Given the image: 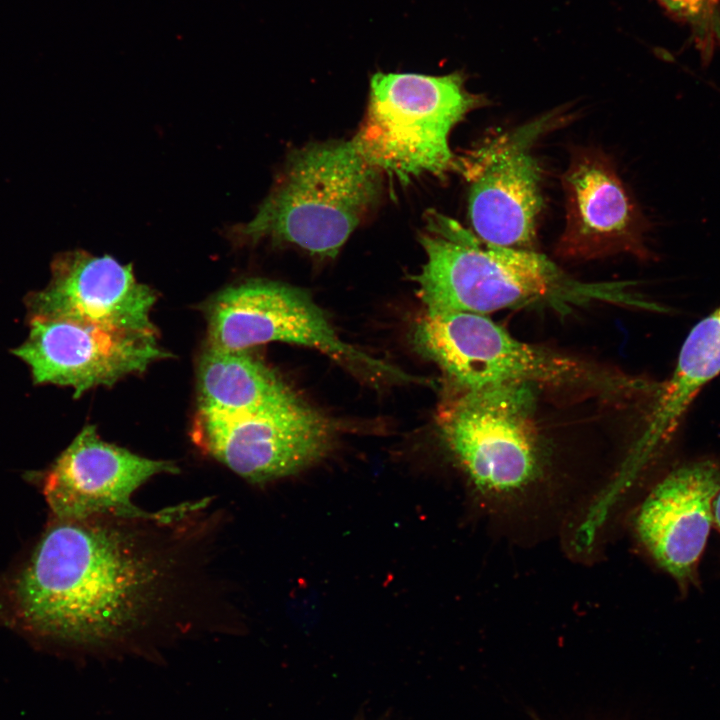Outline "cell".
<instances>
[{"label": "cell", "instance_id": "30bf717a", "mask_svg": "<svg viewBox=\"0 0 720 720\" xmlns=\"http://www.w3.org/2000/svg\"><path fill=\"white\" fill-rule=\"evenodd\" d=\"M51 280L26 298L31 317L69 320L108 331L157 337L151 320L154 291L138 282L131 264L82 250L62 253Z\"/></svg>", "mask_w": 720, "mask_h": 720}, {"label": "cell", "instance_id": "ba28073f", "mask_svg": "<svg viewBox=\"0 0 720 720\" xmlns=\"http://www.w3.org/2000/svg\"><path fill=\"white\" fill-rule=\"evenodd\" d=\"M553 121L547 115L497 134L459 160L470 181V223L483 241L534 249L543 197L541 167L531 149Z\"/></svg>", "mask_w": 720, "mask_h": 720}, {"label": "cell", "instance_id": "3957f363", "mask_svg": "<svg viewBox=\"0 0 720 720\" xmlns=\"http://www.w3.org/2000/svg\"><path fill=\"white\" fill-rule=\"evenodd\" d=\"M382 173L353 139L294 151L256 215L228 233L238 243L268 238L334 257L381 189Z\"/></svg>", "mask_w": 720, "mask_h": 720}, {"label": "cell", "instance_id": "277c9868", "mask_svg": "<svg viewBox=\"0 0 720 720\" xmlns=\"http://www.w3.org/2000/svg\"><path fill=\"white\" fill-rule=\"evenodd\" d=\"M412 336L460 389L518 383L624 397L647 391L639 380L523 342L487 315L426 312Z\"/></svg>", "mask_w": 720, "mask_h": 720}, {"label": "cell", "instance_id": "52a82bcc", "mask_svg": "<svg viewBox=\"0 0 720 720\" xmlns=\"http://www.w3.org/2000/svg\"><path fill=\"white\" fill-rule=\"evenodd\" d=\"M208 340V346L227 350L275 341L299 344L360 372L410 379L342 341L308 294L281 282L254 279L222 290L208 308Z\"/></svg>", "mask_w": 720, "mask_h": 720}, {"label": "cell", "instance_id": "2e32d148", "mask_svg": "<svg viewBox=\"0 0 720 720\" xmlns=\"http://www.w3.org/2000/svg\"><path fill=\"white\" fill-rule=\"evenodd\" d=\"M720 373V306L686 337L671 377L661 387L635 448L636 460L664 443L678 427L701 388Z\"/></svg>", "mask_w": 720, "mask_h": 720}, {"label": "cell", "instance_id": "5bb4252c", "mask_svg": "<svg viewBox=\"0 0 720 720\" xmlns=\"http://www.w3.org/2000/svg\"><path fill=\"white\" fill-rule=\"evenodd\" d=\"M566 223L557 251L588 260L619 252L643 256V224L612 164L598 152H580L562 176Z\"/></svg>", "mask_w": 720, "mask_h": 720}, {"label": "cell", "instance_id": "7a4b0ae2", "mask_svg": "<svg viewBox=\"0 0 720 720\" xmlns=\"http://www.w3.org/2000/svg\"><path fill=\"white\" fill-rule=\"evenodd\" d=\"M420 242L427 259L416 276L428 313H489L528 306L568 312L607 303L650 309L626 282H583L534 249L480 239L436 210L426 212Z\"/></svg>", "mask_w": 720, "mask_h": 720}, {"label": "cell", "instance_id": "9a60e30c", "mask_svg": "<svg viewBox=\"0 0 720 720\" xmlns=\"http://www.w3.org/2000/svg\"><path fill=\"white\" fill-rule=\"evenodd\" d=\"M199 413L237 416L278 406L298 398L248 350L208 346L198 369Z\"/></svg>", "mask_w": 720, "mask_h": 720}, {"label": "cell", "instance_id": "9c48e42d", "mask_svg": "<svg viewBox=\"0 0 720 720\" xmlns=\"http://www.w3.org/2000/svg\"><path fill=\"white\" fill-rule=\"evenodd\" d=\"M330 421L299 398L237 416L198 414L194 435L210 456L242 478L263 483L294 474L328 451Z\"/></svg>", "mask_w": 720, "mask_h": 720}, {"label": "cell", "instance_id": "5b68a950", "mask_svg": "<svg viewBox=\"0 0 720 720\" xmlns=\"http://www.w3.org/2000/svg\"><path fill=\"white\" fill-rule=\"evenodd\" d=\"M465 75L376 72L366 118L353 138L363 157L401 184L459 168L449 145L452 128L486 103L465 87Z\"/></svg>", "mask_w": 720, "mask_h": 720}, {"label": "cell", "instance_id": "8fae6325", "mask_svg": "<svg viewBox=\"0 0 720 720\" xmlns=\"http://www.w3.org/2000/svg\"><path fill=\"white\" fill-rule=\"evenodd\" d=\"M13 353L29 365L35 383L71 387L75 397L141 373L169 356L157 337L46 317L30 318L28 338Z\"/></svg>", "mask_w": 720, "mask_h": 720}, {"label": "cell", "instance_id": "4fadbf2b", "mask_svg": "<svg viewBox=\"0 0 720 720\" xmlns=\"http://www.w3.org/2000/svg\"><path fill=\"white\" fill-rule=\"evenodd\" d=\"M720 466L712 460L682 465L649 493L636 517L640 541L681 586L693 581L714 522Z\"/></svg>", "mask_w": 720, "mask_h": 720}, {"label": "cell", "instance_id": "e0dca14e", "mask_svg": "<svg viewBox=\"0 0 720 720\" xmlns=\"http://www.w3.org/2000/svg\"><path fill=\"white\" fill-rule=\"evenodd\" d=\"M674 18L687 24L705 60L720 47V0H658Z\"/></svg>", "mask_w": 720, "mask_h": 720}, {"label": "cell", "instance_id": "ac0fdd59", "mask_svg": "<svg viewBox=\"0 0 720 720\" xmlns=\"http://www.w3.org/2000/svg\"><path fill=\"white\" fill-rule=\"evenodd\" d=\"M713 517L714 522L720 532V491L718 492L714 501Z\"/></svg>", "mask_w": 720, "mask_h": 720}, {"label": "cell", "instance_id": "7c38bea8", "mask_svg": "<svg viewBox=\"0 0 720 720\" xmlns=\"http://www.w3.org/2000/svg\"><path fill=\"white\" fill-rule=\"evenodd\" d=\"M178 471L173 462L108 443L95 426L86 425L47 471L43 494L55 519L133 515L143 510L131 500L139 487Z\"/></svg>", "mask_w": 720, "mask_h": 720}, {"label": "cell", "instance_id": "8992f818", "mask_svg": "<svg viewBox=\"0 0 720 720\" xmlns=\"http://www.w3.org/2000/svg\"><path fill=\"white\" fill-rule=\"evenodd\" d=\"M458 389L437 416L449 450L482 489L501 492L524 485L538 464L533 386Z\"/></svg>", "mask_w": 720, "mask_h": 720}, {"label": "cell", "instance_id": "6da1fadb", "mask_svg": "<svg viewBox=\"0 0 720 720\" xmlns=\"http://www.w3.org/2000/svg\"><path fill=\"white\" fill-rule=\"evenodd\" d=\"M208 505L55 519L7 583L10 621L104 653L189 629L210 578L201 519Z\"/></svg>", "mask_w": 720, "mask_h": 720}]
</instances>
